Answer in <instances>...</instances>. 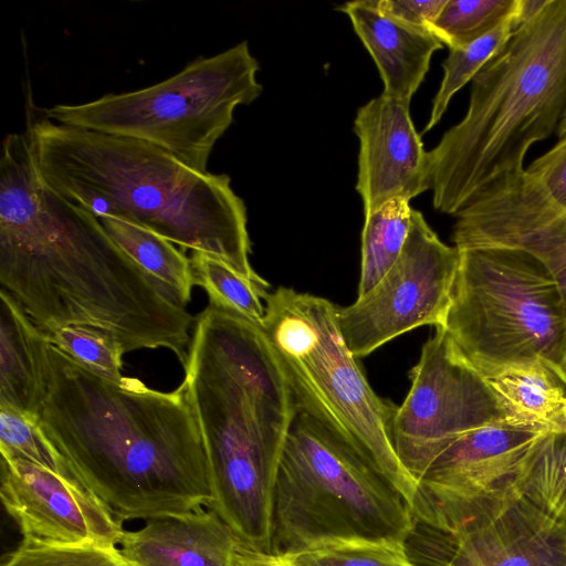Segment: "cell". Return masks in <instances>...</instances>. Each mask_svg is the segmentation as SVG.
Returning a JSON list of instances; mask_svg holds the SVG:
<instances>
[{
    "mask_svg": "<svg viewBox=\"0 0 566 566\" xmlns=\"http://www.w3.org/2000/svg\"><path fill=\"white\" fill-rule=\"evenodd\" d=\"M0 282L42 331L82 326L129 353L166 348L185 365L195 321L107 234L39 178L28 136L0 159Z\"/></svg>",
    "mask_w": 566,
    "mask_h": 566,
    "instance_id": "1",
    "label": "cell"
},
{
    "mask_svg": "<svg viewBox=\"0 0 566 566\" xmlns=\"http://www.w3.org/2000/svg\"><path fill=\"white\" fill-rule=\"evenodd\" d=\"M38 422L74 478L122 523L209 506L205 446L181 386L107 380L49 343Z\"/></svg>",
    "mask_w": 566,
    "mask_h": 566,
    "instance_id": "2",
    "label": "cell"
},
{
    "mask_svg": "<svg viewBox=\"0 0 566 566\" xmlns=\"http://www.w3.org/2000/svg\"><path fill=\"white\" fill-rule=\"evenodd\" d=\"M40 180L96 218L115 217L211 255L265 283L251 266L247 209L228 175L200 172L151 144L29 119Z\"/></svg>",
    "mask_w": 566,
    "mask_h": 566,
    "instance_id": "3",
    "label": "cell"
},
{
    "mask_svg": "<svg viewBox=\"0 0 566 566\" xmlns=\"http://www.w3.org/2000/svg\"><path fill=\"white\" fill-rule=\"evenodd\" d=\"M566 113V0H547L471 81L463 118L429 151L432 203L457 216L522 174L530 148Z\"/></svg>",
    "mask_w": 566,
    "mask_h": 566,
    "instance_id": "4",
    "label": "cell"
},
{
    "mask_svg": "<svg viewBox=\"0 0 566 566\" xmlns=\"http://www.w3.org/2000/svg\"><path fill=\"white\" fill-rule=\"evenodd\" d=\"M415 524L409 503L376 465L297 410L277 467L270 555L335 541L406 542Z\"/></svg>",
    "mask_w": 566,
    "mask_h": 566,
    "instance_id": "5",
    "label": "cell"
},
{
    "mask_svg": "<svg viewBox=\"0 0 566 566\" xmlns=\"http://www.w3.org/2000/svg\"><path fill=\"white\" fill-rule=\"evenodd\" d=\"M262 324L296 408L356 449L401 492L410 507L418 483L391 443L397 406L376 395L347 347L331 301L280 286L264 298Z\"/></svg>",
    "mask_w": 566,
    "mask_h": 566,
    "instance_id": "6",
    "label": "cell"
},
{
    "mask_svg": "<svg viewBox=\"0 0 566 566\" xmlns=\"http://www.w3.org/2000/svg\"><path fill=\"white\" fill-rule=\"evenodd\" d=\"M459 252L441 327L463 356L485 378L512 366L543 363L566 387V317L546 268L514 249Z\"/></svg>",
    "mask_w": 566,
    "mask_h": 566,
    "instance_id": "7",
    "label": "cell"
},
{
    "mask_svg": "<svg viewBox=\"0 0 566 566\" xmlns=\"http://www.w3.org/2000/svg\"><path fill=\"white\" fill-rule=\"evenodd\" d=\"M259 69L243 41L217 55L200 56L155 85L82 104H57L44 112L59 124L151 144L207 172L234 109L262 93Z\"/></svg>",
    "mask_w": 566,
    "mask_h": 566,
    "instance_id": "8",
    "label": "cell"
},
{
    "mask_svg": "<svg viewBox=\"0 0 566 566\" xmlns=\"http://www.w3.org/2000/svg\"><path fill=\"white\" fill-rule=\"evenodd\" d=\"M544 433L504 422L455 437L418 482L415 521L450 534L522 499L531 450Z\"/></svg>",
    "mask_w": 566,
    "mask_h": 566,
    "instance_id": "9",
    "label": "cell"
},
{
    "mask_svg": "<svg viewBox=\"0 0 566 566\" xmlns=\"http://www.w3.org/2000/svg\"><path fill=\"white\" fill-rule=\"evenodd\" d=\"M410 380L408 395L395 410L390 437L397 458L417 483L455 437L510 422L486 378L442 327L422 346Z\"/></svg>",
    "mask_w": 566,
    "mask_h": 566,
    "instance_id": "10",
    "label": "cell"
},
{
    "mask_svg": "<svg viewBox=\"0 0 566 566\" xmlns=\"http://www.w3.org/2000/svg\"><path fill=\"white\" fill-rule=\"evenodd\" d=\"M459 262V250L443 243L413 209L394 265L369 292L337 308L339 331L352 354L361 358L419 326H443Z\"/></svg>",
    "mask_w": 566,
    "mask_h": 566,
    "instance_id": "11",
    "label": "cell"
},
{
    "mask_svg": "<svg viewBox=\"0 0 566 566\" xmlns=\"http://www.w3.org/2000/svg\"><path fill=\"white\" fill-rule=\"evenodd\" d=\"M406 546L418 566H566V516L524 495L450 534L416 522Z\"/></svg>",
    "mask_w": 566,
    "mask_h": 566,
    "instance_id": "12",
    "label": "cell"
},
{
    "mask_svg": "<svg viewBox=\"0 0 566 566\" xmlns=\"http://www.w3.org/2000/svg\"><path fill=\"white\" fill-rule=\"evenodd\" d=\"M455 217L457 249H514L537 259L557 285L566 317V210L525 170L492 185Z\"/></svg>",
    "mask_w": 566,
    "mask_h": 566,
    "instance_id": "13",
    "label": "cell"
},
{
    "mask_svg": "<svg viewBox=\"0 0 566 566\" xmlns=\"http://www.w3.org/2000/svg\"><path fill=\"white\" fill-rule=\"evenodd\" d=\"M0 496L23 543L117 548L124 533L105 505L73 476L1 454Z\"/></svg>",
    "mask_w": 566,
    "mask_h": 566,
    "instance_id": "14",
    "label": "cell"
},
{
    "mask_svg": "<svg viewBox=\"0 0 566 566\" xmlns=\"http://www.w3.org/2000/svg\"><path fill=\"white\" fill-rule=\"evenodd\" d=\"M410 104L380 95L358 111L354 132L359 139L356 190L364 213L394 199L409 201L431 189L429 151L423 147Z\"/></svg>",
    "mask_w": 566,
    "mask_h": 566,
    "instance_id": "15",
    "label": "cell"
},
{
    "mask_svg": "<svg viewBox=\"0 0 566 566\" xmlns=\"http://www.w3.org/2000/svg\"><path fill=\"white\" fill-rule=\"evenodd\" d=\"M239 542L217 513L201 507L147 520L124 531L118 546L129 566H232Z\"/></svg>",
    "mask_w": 566,
    "mask_h": 566,
    "instance_id": "16",
    "label": "cell"
},
{
    "mask_svg": "<svg viewBox=\"0 0 566 566\" xmlns=\"http://www.w3.org/2000/svg\"><path fill=\"white\" fill-rule=\"evenodd\" d=\"M380 73L382 95L410 104L429 71L432 54L443 44L430 31L408 25L385 13L377 0L346 2L338 8Z\"/></svg>",
    "mask_w": 566,
    "mask_h": 566,
    "instance_id": "17",
    "label": "cell"
},
{
    "mask_svg": "<svg viewBox=\"0 0 566 566\" xmlns=\"http://www.w3.org/2000/svg\"><path fill=\"white\" fill-rule=\"evenodd\" d=\"M44 333L18 302L0 292V405L38 417L46 386Z\"/></svg>",
    "mask_w": 566,
    "mask_h": 566,
    "instance_id": "18",
    "label": "cell"
},
{
    "mask_svg": "<svg viewBox=\"0 0 566 566\" xmlns=\"http://www.w3.org/2000/svg\"><path fill=\"white\" fill-rule=\"evenodd\" d=\"M510 423L566 432V387L543 363L505 368L486 378Z\"/></svg>",
    "mask_w": 566,
    "mask_h": 566,
    "instance_id": "19",
    "label": "cell"
},
{
    "mask_svg": "<svg viewBox=\"0 0 566 566\" xmlns=\"http://www.w3.org/2000/svg\"><path fill=\"white\" fill-rule=\"evenodd\" d=\"M97 219L113 241L186 307L197 284L190 258L176 249L172 242L146 228L109 216Z\"/></svg>",
    "mask_w": 566,
    "mask_h": 566,
    "instance_id": "20",
    "label": "cell"
},
{
    "mask_svg": "<svg viewBox=\"0 0 566 566\" xmlns=\"http://www.w3.org/2000/svg\"><path fill=\"white\" fill-rule=\"evenodd\" d=\"M412 210L409 201L394 199L365 213L357 297L369 292L397 261L409 234Z\"/></svg>",
    "mask_w": 566,
    "mask_h": 566,
    "instance_id": "21",
    "label": "cell"
},
{
    "mask_svg": "<svg viewBox=\"0 0 566 566\" xmlns=\"http://www.w3.org/2000/svg\"><path fill=\"white\" fill-rule=\"evenodd\" d=\"M196 283L208 294L210 305L262 327L269 283L245 277L227 263L201 252L190 256Z\"/></svg>",
    "mask_w": 566,
    "mask_h": 566,
    "instance_id": "22",
    "label": "cell"
},
{
    "mask_svg": "<svg viewBox=\"0 0 566 566\" xmlns=\"http://www.w3.org/2000/svg\"><path fill=\"white\" fill-rule=\"evenodd\" d=\"M515 13L516 11L493 30L472 42L450 49L448 57L442 63L443 77L432 101L430 117L423 133L432 129L441 120L454 94L471 82L503 49L516 29Z\"/></svg>",
    "mask_w": 566,
    "mask_h": 566,
    "instance_id": "23",
    "label": "cell"
},
{
    "mask_svg": "<svg viewBox=\"0 0 566 566\" xmlns=\"http://www.w3.org/2000/svg\"><path fill=\"white\" fill-rule=\"evenodd\" d=\"M274 557L283 566H418L396 539L326 542Z\"/></svg>",
    "mask_w": 566,
    "mask_h": 566,
    "instance_id": "24",
    "label": "cell"
},
{
    "mask_svg": "<svg viewBox=\"0 0 566 566\" xmlns=\"http://www.w3.org/2000/svg\"><path fill=\"white\" fill-rule=\"evenodd\" d=\"M525 496L557 516H566V432H546L534 443Z\"/></svg>",
    "mask_w": 566,
    "mask_h": 566,
    "instance_id": "25",
    "label": "cell"
},
{
    "mask_svg": "<svg viewBox=\"0 0 566 566\" xmlns=\"http://www.w3.org/2000/svg\"><path fill=\"white\" fill-rule=\"evenodd\" d=\"M518 0H447L431 27L449 49L463 46L511 17Z\"/></svg>",
    "mask_w": 566,
    "mask_h": 566,
    "instance_id": "26",
    "label": "cell"
},
{
    "mask_svg": "<svg viewBox=\"0 0 566 566\" xmlns=\"http://www.w3.org/2000/svg\"><path fill=\"white\" fill-rule=\"evenodd\" d=\"M48 342L92 373L122 384L125 350L111 336L82 326H62L43 332Z\"/></svg>",
    "mask_w": 566,
    "mask_h": 566,
    "instance_id": "27",
    "label": "cell"
},
{
    "mask_svg": "<svg viewBox=\"0 0 566 566\" xmlns=\"http://www.w3.org/2000/svg\"><path fill=\"white\" fill-rule=\"evenodd\" d=\"M0 452L74 478L63 457L44 434L38 417L3 405H0Z\"/></svg>",
    "mask_w": 566,
    "mask_h": 566,
    "instance_id": "28",
    "label": "cell"
},
{
    "mask_svg": "<svg viewBox=\"0 0 566 566\" xmlns=\"http://www.w3.org/2000/svg\"><path fill=\"white\" fill-rule=\"evenodd\" d=\"M2 566H129L119 548L23 543Z\"/></svg>",
    "mask_w": 566,
    "mask_h": 566,
    "instance_id": "29",
    "label": "cell"
},
{
    "mask_svg": "<svg viewBox=\"0 0 566 566\" xmlns=\"http://www.w3.org/2000/svg\"><path fill=\"white\" fill-rule=\"evenodd\" d=\"M525 171L556 205L566 210V135Z\"/></svg>",
    "mask_w": 566,
    "mask_h": 566,
    "instance_id": "30",
    "label": "cell"
},
{
    "mask_svg": "<svg viewBox=\"0 0 566 566\" xmlns=\"http://www.w3.org/2000/svg\"><path fill=\"white\" fill-rule=\"evenodd\" d=\"M378 7L388 15L418 29L431 31V27L447 0H377Z\"/></svg>",
    "mask_w": 566,
    "mask_h": 566,
    "instance_id": "31",
    "label": "cell"
},
{
    "mask_svg": "<svg viewBox=\"0 0 566 566\" xmlns=\"http://www.w3.org/2000/svg\"><path fill=\"white\" fill-rule=\"evenodd\" d=\"M232 566H283L273 555L254 551L239 542L233 556Z\"/></svg>",
    "mask_w": 566,
    "mask_h": 566,
    "instance_id": "32",
    "label": "cell"
},
{
    "mask_svg": "<svg viewBox=\"0 0 566 566\" xmlns=\"http://www.w3.org/2000/svg\"><path fill=\"white\" fill-rule=\"evenodd\" d=\"M566 135V113L557 130V136L560 138Z\"/></svg>",
    "mask_w": 566,
    "mask_h": 566,
    "instance_id": "33",
    "label": "cell"
}]
</instances>
